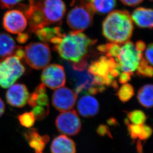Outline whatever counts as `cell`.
Wrapping results in <instances>:
<instances>
[{"mask_svg": "<svg viewBox=\"0 0 153 153\" xmlns=\"http://www.w3.org/2000/svg\"><path fill=\"white\" fill-rule=\"evenodd\" d=\"M127 116L133 124H143L147 119L145 114L140 110H135L127 112Z\"/></svg>", "mask_w": 153, "mask_h": 153, "instance_id": "obj_24", "label": "cell"}, {"mask_svg": "<svg viewBox=\"0 0 153 153\" xmlns=\"http://www.w3.org/2000/svg\"><path fill=\"white\" fill-rule=\"evenodd\" d=\"M13 54L14 56H16L19 59H22L25 56V50L23 49L22 47L16 46Z\"/></svg>", "mask_w": 153, "mask_h": 153, "instance_id": "obj_34", "label": "cell"}, {"mask_svg": "<svg viewBox=\"0 0 153 153\" xmlns=\"http://www.w3.org/2000/svg\"><path fill=\"white\" fill-rule=\"evenodd\" d=\"M137 151L138 153H142V147L141 143L140 142V140H139L137 143Z\"/></svg>", "mask_w": 153, "mask_h": 153, "instance_id": "obj_39", "label": "cell"}, {"mask_svg": "<svg viewBox=\"0 0 153 153\" xmlns=\"http://www.w3.org/2000/svg\"><path fill=\"white\" fill-rule=\"evenodd\" d=\"M150 1H153V0H150Z\"/></svg>", "mask_w": 153, "mask_h": 153, "instance_id": "obj_40", "label": "cell"}, {"mask_svg": "<svg viewBox=\"0 0 153 153\" xmlns=\"http://www.w3.org/2000/svg\"><path fill=\"white\" fill-rule=\"evenodd\" d=\"M25 68L16 56L12 55L0 61V86L9 88L25 73Z\"/></svg>", "mask_w": 153, "mask_h": 153, "instance_id": "obj_5", "label": "cell"}, {"mask_svg": "<svg viewBox=\"0 0 153 153\" xmlns=\"http://www.w3.org/2000/svg\"><path fill=\"white\" fill-rule=\"evenodd\" d=\"M46 92V86L43 83L38 85L29 96L27 102L29 105L32 108L36 105L49 107V99Z\"/></svg>", "mask_w": 153, "mask_h": 153, "instance_id": "obj_18", "label": "cell"}, {"mask_svg": "<svg viewBox=\"0 0 153 153\" xmlns=\"http://www.w3.org/2000/svg\"><path fill=\"white\" fill-rule=\"evenodd\" d=\"M133 29L131 16L127 10L113 11L102 22V34L113 43L121 44L128 41Z\"/></svg>", "mask_w": 153, "mask_h": 153, "instance_id": "obj_3", "label": "cell"}, {"mask_svg": "<svg viewBox=\"0 0 153 153\" xmlns=\"http://www.w3.org/2000/svg\"><path fill=\"white\" fill-rule=\"evenodd\" d=\"M24 0H0V7L2 9H10Z\"/></svg>", "mask_w": 153, "mask_h": 153, "instance_id": "obj_28", "label": "cell"}, {"mask_svg": "<svg viewBox=\"0 0 153 153\" xmlns=\"http://www.w3.org/2000/svg\"><path fill=\"white\" fill-rule=\"evenodd\" d=\"M77 109L78 113L83 117H93L98 113L99 104L95 98L86 95L78 101Z\"/></svg>", "mask_w": 153, "mask_h": 153, "instance_id": "obj_14", "label": "cell"}, {"mask_svg": "<svg viewBox=\"0 0 153 153\" xmlns=\"http://www.w3.org/2000/svg\"><path fill=\"white\" fill-rule=\"evenodd\" d=\"M36 36L41 41L44 43L51 42L52 44L56 39L62 36L61 29L58 26L53 27H44L40 29H38L35 32Z\"/></svg>", "mask_w": 153, "mask_h": 153, "instance_id": "obj_19", "label": "cell"}, {"mask_svg": "<svg viewBox=\"0 0 153 153\" xmlns=\"http://www.w3.org/2000/svg\"><path fill=\"white\" fill-rule=\"evenodd\" d=\"M27 24L26 17L20 10H9L4 13L3 17V27L10 33L19 34L23 32Z\"/></svg>", "mask_w": 153, "mask_h": 153, "instance_id": "obj_11", "label": "cell"}, {"mask_svg": "<svg viewBox=\"0 0 153 153\" xmlns=\"http://www.w3.org/2000/svg\"><path fill=\"white\" fill-rule=\"evenodd\" d=\"M5 110V105L4 102L0 98V117L3 115Z\"/></svg>", "mask_w": 153, "mask_h": 153, "instance_id": "obj_37", "label": "cell"}, {"mask_svg": "<svg viewBox=\"0 0 153 153\" xmlns=\"http://www.w3.org/2000/svg\"><path fill=\"white\" fill-rule=\"evenodd\" d=\"M77 96L72 90L67 87L58 88L52 96V104L59 111H68L72 109L76 102Z\"/></svg>", "mask_w": 153, "mask_h": 153, "instance_id": "obj_10", "label": "cell"}, {"mask_svg": "<svg viewBox=\"0 0 153 153\" xmlns=\"http://www.w3.org/2000/svg\"><path fill=\"white\" fill-rule=\"evenodd\" d=\"M153 43H151L145 52V58L151 65H153Z\"/></svg>", "mask_w": 153, "mask_h": 153, "instance_id": "obj_30", "label": "cell"}, {"mask_svg": "<svg viewBox=\"0 0 153 153\" xmlns=\"http://www.w3.org/2000/svg\"><path fill=\"white\" fill-rule=\"evenodd\" d=\"M146 45L142 41L136 44L127 41L121 44H106L98 47L99 52L114 59L121 71L133 74L137 70Z\"/></svg>", "mask_w": 153, "mask_h": 153, "instance_id": "obj_1", "label": "cell"}, {"mask_svg": "<svg viewBox=\"0 0 153 153\" xmlns=\"http://www.w3.org/2000/svg\"><path fill=\"white\" fill-rule=\"evenodd\" d=\"M88 92L89 93V94L91 95H96L99 92L98 89L96 87L92 85V86L90 87L89 88H88Z\"/></svg>", "mask_w": 153, "mask_h": 153, "instance_id": "obj_36", "label": "cell"}, {"mask_svg": "<svg viewBox=\"0 0 153 153\" xmlns=\"http://www.w3.org/2000/svg\"><path fill=\"white\" fill-rule=\"evenodd\" d=\"M143 132L139 138L140 139V140H145L151 136L152 134V129L150 126L146 125H143Z\"/></svg>", "mask_w": 153, "mask_h": 153, "instance_id": "obj_29", "label": "cell"}, {"mask_svg": "<svg viewBox=\"0 0 153 153\" xmlns=\"http://www.w3.org/2000/svg\"><path fill=\"white\" fill-rule=\"evenodd\" d=\"M31 112L33 113L35 120H42L48 116L49 113V108L36 105L33 108Z\"/></svg>", "mask_w": 153, "mask_h": 153, "instance_id": "obj_27", "label": "cell"}, {"mask_svg": "<svg viewBox=\"0 0 153 153\" xmlns=\"http://www.w3.org/2000/svg\"><path fill=\"white\" fill-rule=\"evenodd\" d=\"M25 136L29 146L34 150L35 153L43 152L45 145L49 141V136L47 135L41 136L34 128L27 130L25 133Z\"/></svg>", "mask_w": 153, "mask_h": 153, "instance_id": "obj_15", "label": "cell"}, {"mask_svg": "<svg viewBox=\"0 0 153 153\" xmlns=\"http://www.w3.org/2000/svg\"><path fill=\"white\" fill-rule=\"evenodd\" d=\"M149 63L145 58L142 56L140 60L138 67L137 68L138 75L146 77H152L153 76V67L149 65Z\"/></svg>", "mask_w": 153, "mask_h": 153, "instance_id": "obj_23", "label": "cell"}, {"mask_svg": "<svg viewBox=\"0 0 153 153\" xmlns=\"http://www.w3.org/2000/svg\"><path fill=\"white\" fill-rule=\"evenodd\" d=\"M19 120L22 126L29 128L33 126L35 118L33 113L31 111L26 112L21 114L19 117Z\"/></svg>", "mask_w": 153, "mask_h": 153, "instance_id": "obj_26", "label": "cell"}, {"mask_svg": "<svg viewBox=\"0 0 153 153\" xmlns=\"http://www.w3.org/2000/svg\"><path fill=\"white\" fill-rule=\"evenodd\" d=\"M29 94L25 85L16 84L11 86L6 94L7 103L12 106L22 108L28 102Z\"/></svg>", "mask_w": 153, "mask_h": 153, "instance_id": "obj_13", "label": "cell"}, {"mask_svg": "<svg viewBox=\"0 0 153 153\" xmlns=\"http://www.w3.org/2000/svg\"><path fill=\"white\" fill-rule=\"evenodd\" d=\"M97 131L98 134L101 136H104L105 135H108L111 138L113 137L111 136V133L110 132L108 127L104 124H102L99 126V127L97 128Z\"/></svg>", "mask_w": 153, "mask_h": 153, "instance_id": "obj_31", "label": "cell"}, {"mask_svg": "<svg viewBox=\"0 0 153 153\" xmlns=\"http://www.w3.org/2000/svg\"><path fill=\"white\" fill-rule=\"evenodd\" d=\"M71 7L67 17L68 26L74 31H83L91 26L94 13L91 9L82 4H75Z\"/></svg>", "mask_w": 153, "mask_h": 153, "instance_id": "obj_6", "label": "cell"}, {"mask_svg": "<svg viewBox=\"0 0 153 153\" xmlns=\"http://www.w3.org/2000/svg\"><path fill=\"white\" fill-rule=\"evenodd\" d=\"M120 1L126 6L133 7L139 4L143 1V0H120Z\"/></svg>", "mask_w": 153, "mask_h": 153, "instance_id": "obj_35", "label": "cell"}, {"mask_svg": "<svg viewBox=\"0 0 153 153\" xmlns=\"http://www.w3.org/2000/svg\"><path fill=\"white\" fill-rule=\"evenodd\" d=\"M51 151V153H75V143L67 136L61 135L52 142Z\"/></svg>", "mask_w": 153, "mask_h": 153, "instance_id": "obj_16", "label": "cell"}, {"mask_svg": "<svg viewBox=\"0 0 153 153\" xmlns=\"http://www.w3.org/2000/svg\"><path fill=\"white\" fill-rule=\"evenodd\" d=\"M139 102L143 107L150 108L153 106V85L147 84L139 90L137 95Z\"/></svg>", "mask_w": 153, "mask_h": 153, "instance_id": "obj_21", "label": "cell"}, {"mask_svg": "<svg viewBox=\"0 0 153 153\" xmlns=\"http://www.w3.org/2000/svg\"><path fill=\"white\" fill-rule=\"evenodd\" d=\"M97 42L88 37L81 31H74L63 34L59 42L53 46L61 58L77 63L86 57L90 47Z\"/></svg>", "mask_w": 153, "mask_h": 153, "instance_id": "obj_2", "label": "cell"}, {"mask_svg": "<svg viewBox=\"0 0 153 153\" xmlns=\"http://www.w3.org/2000/svg\"><path fill=\"white\" fill-rule=\"evenodd\" d=\"M108 123L110 126H116L117 124V121L114 118H111L108 120Z\"/></svg>", "mask_w": 153, "mask_h": 153, "instance_id": "obj_38", "label": "cell"}, {"mask_svg": "<svg viewBox=\"0 0 153 153\" xmlns=\"http://www.w3.org/2000/svg\"><path fill=\"white\" fill-rule=\"evenodd\" d=\"M51 58V49L49 45L47 44L32 42L25 48V61L34 69H40L46 67Z\"/></svg>", "mask_w": 153, "mask_h": 153, "instance_id": "obj_4", "label": "cell"}, {"mask_svg": "<svg viewBox=\"0 0 153 153\" xmlns=\"http://www.w3.org/2000/svg\"><path fill=\"white\" fill-rule=\"evenodd\" d=\"M41 12L46 26L60 23L66 12L62 0H39Z\"/></svg>", "mask_w": 153, "mask_h": 153, "instance_id": "obj_7", "label": "cell"}, {"mask_svg": "<svg viewBox=\"0 0 153 153\" xmlns=\"http://www.w3.org/2000/svg\"><path fill=\"white\" fill-rule=\"evenodd\" d=\"M105 55L91 62L88 67L89 74L105 78L111 75L110 72L113 69L120 68L114 58Z\"/></svg>", "mask_w": 153, "mask_h": 153, "instance_id": "obj_12", "label": "cell"}, {"mask_svg": "<svg viewBox=\"0 0 153 153\" xmlns=\"http://www.w3.org/2000/svg\"><path fill=\"white\" fill-rule=\"evenodd\" d=\"M117 96L123 102H127L130 100L134 94L133 87L129 84H123L117 92Z\"/></svg>", "mask_w": 153, "mask_h": 153, "instance_id": "obj_22", "label": "cell"}, {"mask_svg": "<svg viewBox=\"0 0 153 153\" xmlns=\"http://www.w3.org/2000/svg\"><path fill=\"white\" fill-rule=\"evenodd\" d=\"M125 123L127 126L129 134L133 140L139 138L143 131V124H130L128 120L126 119Z\"/></svg>", "mask_w": 153, "mask_h": 153, "instance_id": "obj_25", "label": "cell"}, {"mask_svg": "<svg viewBox=\"0 0 153 153\" xmlns=\"http://www.w3.org/2000/svg\"><path fill=\"white\" fill-rule=\"evenodd\" d=\"M29 35L27 33H19L16 37V39L17 42L20 44L26 43L29 39Z\"/></svg>", "mask_w": 153, "mask_h": 153, "instance_id": "obj_33", "label": "cell"}, {"mask_svg": "<svg viewBox=\"0 0 153 153\" xmlns=\"http://www.w3.org/2000/svg\"><path fill=\"white\" fill-rule=\"evenodd\" d=\"M153 10L144 7L135 9L132 14V20L137 26L141 28L153 27Z\"/></svg>", "mask_w": 153, "mask_h": 153, "instance_id": "obj_17", "label": "cell"}, {"mask_svg": "<svg viewBox=\"0 0 153 153\" xmlns=\"http://www.w3.org/2000/svg\"><path fill=\"white\" fill-rule=\"evenodd\" d=\"M41 80L45 86L52 89L64 86L66 77L64 68L58 64L47 65L42 72Z\"/></svg>", "mask_w": 153, "mask_h": 153, "instance_id": "obj_9", "label": "cell"}, {"mask_svg": "<svg viewBox=\"0 0 153 153\" xmlns=\"http://www.w3.org/2000/svg\"><path fill=\"white\" fill-rule=\"evenodd\" d=\"M43 153V152H41V153Z\"/></svg>", "mask_w": 153, "mask_h": 153, "instance_id": "obj_41", "label": "cell"}, {"mask_svg": "<svg viewBox=\"0 0 153 153\" xmlns=\"http://www.w3.org/2000/svg\"><path fill=\"white\" fill-rule=\"evenodd\" d=\"M56 126L61 133L74 136L81 130V120L75 110H69L63 111L57 117Z\"/></svg>", "mask_w": 153, "mask_h": 153, "instance_id": "obj_8", "label": "cell"}, {"mask_svg": "<svg viewBox=\"0 0 153 153\" xmlns=\"http://www.w3.org/2000/svg\"><path fill=\"white\" fill-rule=\"evenodd\" d=\"M133 74L129 72H122L120 74L119 77V82L121 84H126L130 81L131 79V76Z\"/></svg>", "mask_w": 153, "mask_h": 153, "instance_id": "obj_32", "label": "cell"}, {"mask_svg": "<svg viewBox=\"0 0 153 153\" xmlns=\"http://www.w3.org/2000/svg\"><path fill=\"white\" fill-rule=\"evenodd\" d=\"M16 46L13 38L6 33H0V58L12 56Z\"/></svg>", "mask_w": 153, "mask_h": 153, "instance_id": "obj_20", "label": "cell"}]
</instances>
